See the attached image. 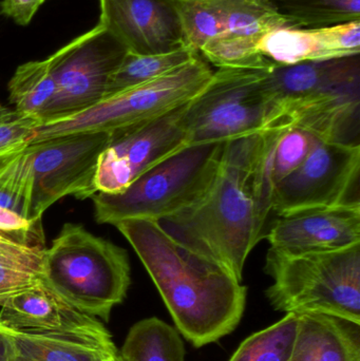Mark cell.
Wrapping results in <instances>:
<instances>
[{
	"label": "cell",
	"instance_id": "d4e9b609",
	"mask_svg": "<svg viewBox=\"0 0 360 361\" xmlns=\"http://www.w3.org/2000/svg\"><path fill=\"white\" fill-rule=\"evenodd\" d=\"M44 250L0 238V303L42 283Z\"/></svg>",
	"mask_w": 360,
	"mask_h": 361
},
{
	"label": "cell",
	"instance_id": "4fadbf2b",
	"mask_svg": "<svg viewBox=\"0 0 360 361\" xmlns=\"http://www.w3.org/2000/svg\"><path fill=\"white\" fill-rule=\"evenodd\" d=\"M264 237L287 254L333 252L360 244V205L297 210L277 216Z\"/></svg>",
	"mask_w": 360,
	"mask_h": 361
},
{
	"label": "cell",
	"instance_id": "52a82bcc",
	"mask_svg": "<svg viewBox=\"0 0 360 361\" xmlns=\"http://www.w3.org/2000/svg\"><path fill=\"white\" fill-rule=\"evenodd\" d=\"M266 70L218 69L188 103L186 144L240 139L271 128L273 104Z\"/></svg>",
	"mask_w": 360,
	"mask_h": 361
},
{
	"label": "cell",
	"instance_id": "d6a6232c",
	"mask_svg": "<svg viewBox=\"0 0 360 361\" xmlns=\"http://www.w3.org/2000/svg\"><path fill=\"white\" fill-rule=\"evenodd\" d=\"M101 361H125L124 358L120 355V352L116 351L113 353L109 354V355L104 357Z\"/></svg>",
	"mask_w": 360,
	"mask_h": 361
},
{
	"label": "cell",
	"instance_id": "83f0119b",
	"mask_svg": "<svg viewBox=\"0 0 360 361\" xmlns=\"http://www.w3.org/2000/svg\"><path fill=\"white\" fill-rule=\"evenodd\" d=\"M260 37L253 36L228 35L219 36L203 44L199 50L201 57L206 63L218 69L268 70L276 63L266 59L260 52L258 42Z\"/></svg>",
	"mask_w": 360,
	"mask_h": 361
},
{
	"label": "cell",
	"instance_id": "3957f363",
	"mask_svg": "<svg viewBox=\"0 0 360 361\" xmlns=\"http://www.w3.org/2000/svg\"><path fill=\"white\" fill-rule=\"evenodd\" d=\"M128 254L84 226L66 223L42 256V283L72 307L108 322L130 286Z\"/></svg>",
	"mask_w": 360,
	"mask_h": 361
},
{
	"label": "cell",
	"instance_id": "603a6c76",
	"mask_svg": "<svg viewBox=\"0 0 360 361\" xmlns=\"http://www.w3.org/2000/svg\"><path fill=\"white\" fill-rule=\"evenodd\" d=\"M199 55L187 47L161 54L139 55L127 52L120 67L112 75L104 99L158 80L190 63Z\"/></svg>",
	"mask_w": 360,
	"mask_h": 361
},
{
	"label": "cell",
	"instance_id": "4dcf8cb0",
	"mask_svg": "<svg viewBox=\"0 0 360 361\" xmlns=\"http://www.w3.org/2000/svg\"><path fill=\"white\" fill-rule=\"evenodd\" d=\"M48 0H1L0 14L25 27L31 23L40 6Z\"/></svg>",
	"mask_w": 360,
	"mask_h": 361
},
{
	"label": "cell",
	"instance_id": "5bb4252c",
	"mask_svg": "<svg viewBox=\"0 0 360 361\" xmlns=\"http://www.w3.org/2000/svg\"><path fill=\"white\" fill-rule=\"evenodd\" d=\"M185 42L199 51L228 34L261 37L287 23L266 0H175Z\"/></svg>",
	"mask_w": 360,
	"mask_h": 361
},
{
	"label": "cell",
	"instance_id": "277c9868",
	"mask_svg": "<svg viewBox=\"0 0 360 361\" xmlns=\"http://www.w3.org/2000/svg\"><path fill=\"white\" fill-rule=\"evenodd\" d=\"M266 298L285 314H323L360 326V244L333 252L287 254L270 248Z\"/></svg>",
	"mask_w": 360,
	"mask_h": 361
},
{
	"label": "cell",
	"instance_id": "1f68e13d",
	"mask_svg": "<svg viewBox=\"0 0 360 361\" xmlns=\"http://www.w3.org/2000/svg\"><path fill=\"white\" fill-rule=\"evenodd\" d=\"M0 361H19L14 343L1 324H0Z\"/></svg>",
	"mask_w": 360,
	"mask_h": 361
},
{
	"label": "cell",
	"instance_id": "5b68a950",
	"mask_svg": "<svg viewBox=\"0 0 360 361\" xmlns=\"http://www.w3.org/2000/svg\"><path fill=\"white\" fill-rule=\"evenodd\" d=\"M226 142L187 145L167 157L118 193L91 199L99 224L126 219L161 221L196 203L213 182Z\"/></svg>",
	"mask_w": 360,
	"mask_h": 361
},
{
	"label": "cell",
	"instance_id": "8992f818",
	"mask_svg": "<svg viewBox=\"0 0 360 361\" xmlns=\"http://www.w3.org/2000/svg\"><path fill=\"white\" fill-rule=\"evenodd\" d=\"M213 71L201 55L179 69L101 99L88 109L36 127L30 144L76 133H116L150 122L192 101Z\"/></svg>",
	"mask_w": 360,
	"mask_h": 361
},
{
	"label": "cell",
	"instance_id": "cb8c5ba5",
	"mask_svg": "<svg viewBox=\"0 0 360 361\" xmlns=\"http://www.w3.org/2000/svg\"><path fill=\"white\" fill-rule=\"evenodd\" d=\"M293 27H321L360 20V0H266Z\"/></svg>",
	"mask_w": 360,
	"mask_h": 361
},
{
	"label": "cell",
	"instance_id": "484cf974",
	"mask_svg": "<svg viewBox=\"0 0 360 361\" xmlns=\"http://www.w3.org/2000/svg\"><path fill=\"white\" fill-rule=\"evenodd\" d=\"M31 152L29 145L0 154V206L16 212L30 220L32 216Z\"/></svg>",
	"mask_w": 360,
	"mask_h": 361
},
{
	"label": "cell",
	"instance_id": "ba28073f",
	"mask_svg": "<svg viewBox=\"0 0 360 361\" xmlns=\"http://www.w3.org/2000/svg\"><path fill=\"white\" fill-rule=\"evenodd\" d=\"M127 52L99 23L50 55L56 93L42 124L73 116L101 102Z\"/></svg>",
	"mask_w": 360,
	"mask_h": 361
},
{
	"label": "cell",
	"instance_id": "7a4b0ae2",
	"mask_svg": "<svg viewBox=\"0 0 360 361\" xmlns=\"http://www.w3.org/2000/svg\"><path fill=\"white\" fill-rule=\"evenodd\" d=\"M114 226L143 263L177 330L202 348L234 332L247 305V288L228 269L175 241L147 219H126Z\"/></svg>",
	"mask_w": 360,
	"mask_h": 361
},
{
	"label": "cell",
	"instance_id": "ac0fdd59",
	"mask_svg": "<svg viewBox=\"0 0 360 361\" xmlns=\"http://www.w3.org/2000/svg\"><path fill=\"white\" fill-rule=\"evenodd\" d=\"M360 326L323 314L298 315L290 361H360Z\"/></svg>",
	"mask_w": 360,
	"mask_h": 361
},
{
	"label": "cell",
	"instance_id": "f546056e",
	"mask_svg": "<svg viewBox=\"0 0 360 361\" xmlns=\"http://www.w3.org/2000/svg\"><path fill=\"white\" fill-rule=\"evenodd\" d=\"M0 237L23 245L44 248L42 220H30L4 206H0Z\"/></svg>",
	"mask_w": 360,
	"mask_h": 361
},
{
	"label": "cell",
	"instance_id": "7c38bea8",
	"mask_svg": "<svg viewBox=\"0 0 360 361\" xmlns=\"http://www.w3.org/2000/svg\"><path fill=\"white\" fill-rule=\"evenodd\" d=\"M99 25L133 54H161L186 47L173 0H99Z\"/></svg>",
	"mask_w": 360,
	"mask_h": 361
},
{
	"label": "cell",
	"instance_id": "7402d4cb",
	"mask_svg": "<svg viewBox=\"0 0 360 361\" xmlns=\"http://www.w3.org/2000/svg\"><path fill=\"white\" fill-rule=\"evenodd\" d=\"M8 99L20 114L36 118L42 116L54 99L56 84L48 59L23 63L8 82Z\"/></svg>",
	"mask_w": 360,
	"mask_h": 361
},
{
	"label": "cell",
	"instance_id": "f1b7e54d",
	"mask_svg": "<svg viewBox=\"0 0 360 361\" xmlns=\"http://www.w3.org/2000/svg\"><path fill=\"white\" fill-rule=\"evenodd\" d=\"M39 125L36 118L0 104V154L29 145L34 130Z\"/></svg>",
	"mask_w": 360,
	"mask_h": 361
},
{
	"label": "cell",
	"instance_id": "6da1fadb",
	"mask_svg": "<svg viewBox=\"0 0 360 361\" xmlns=\"http://www.w3.org/2000/svg\"><path fill=\"white\" fill-rule=\"evenodd\" d=\"M270 130L226 142L213 182L183 212L158 221L175 241L242 281L247 257L272 214L262 197V163Z\"/></svg>",
	"mask_w": 360,
	"mask_h": 361
},
{
	"label": "cell",
	"instance_id": "4316f807",
	"mask_svg": "<svg viewBox=\"0 0 360 361\" xmlns=\"http://www.w3.org/2000/svg\"><path fill=\"white\" fill-rule=\"evenodd\" d=\"M298 315L283 319L247 337L228 361H290L297 333Z\"/></svg>",
	"mask_w": 360,
	"mask_h": 361
},
{
	"label": "cell",
	"instance_id": "9c48e42d",
	"mask_svg": "<svg viewBox=\"0 0 360 361\" xmlns=\"http://www.w3.org/2000/svg\"><path fill=\"white\" fill-rule=\"evenodd\" d=\"M359 143L321 142L306 160L274 188L277 216L314 207L360 205Z\"/></svg>",
	"mask_w": 360,
	"mask_h": 361
},
{
	"label": "cell",
	"instance_id": "30bf717a",
	"mask_svg": "<svg viewBox=\"0 0 360 361\" xmlns=\"http://www.w3.org/2000/svg\"><path fill=\"white\" fill-rule=\"evenodd\" d=\"M110 141L109 133H76L29 144L33 191L32 216L42 214L68 195L90 199L97 193V162Z\"/></svg>",
	"mask_w": 360,
	"mask_h": 361
},
{
	"label": "cell",
	"instance_id": "9a60e30c",
	"mask_svg": "<svg viewBox=\"0 0 360 361\" xmlns=\"http://www.w3.org/2000/svg\"><path fill=\"white\" fill-rule=\"evenodd\" d=\"M258 47L266 59L281 66L359 55L360 20L321 27H277L262 35Z\"/></svg>",
	"mask_w": 360,
	"mask_h": 361
},
{
	"label": "cell",
	"instance_id": "ffe728a7",
	"mask_svg": "<svg viewBox=\"0 0 360 361\" xmlns=\"http://www.w3.org/2000/svg\"><path fill=\"white\" fill-rule=\"evenodd\" d=\"M268 148L262 163V197L272 212L274 188L281 180L298 169L321 143L314 133L298 127L268 129Z\"/></svg>",
	"mask_w": 360,
	"mask_h": 361
},
{
	"label": "cell",
	"instance_id": "d6986e66",
	"mask_svg": "<svg viewBox=\"0 0 360 361\" xmlns=\"http://www.w3.org/2000/svg\"><path fill=\"white\" fill-rule=\"evenodd\" d=\"M19 361H101L118 351L111 335L103 333H31L4 328Z\"/></svg>",
	"mask_w": 360,
	"mask_h": 361
},
{
	"label": "cell",
	"instance_id": "e0dca14e",
	"mask_svg": "<svg viewBox=\"0 0 360 361\" xmlns=\"http://www.w3.org/2000/svg\"><path fill=\"white\" fill-rule=\"evenodd\" d=\"M266 80L274 121L275 110L283 104L321 91L360 87L359 55L296 65H276L268 70Z\"/></svg>",
	"mask_w": 360,
	"mask_h": 361
},
{
	"label": "cell",
	"instance_id": "44dd1931",
	"mask_svg": "<svg viewBox=\"0 0 360 361\" xmlns=\"http://www.w3.org/2000/svg\"><path fill=\"white\" fill-rule=\"evenodd\" d=\"M120 353L125 361H185L179 331L158 318L137 322Z\"/></svg>",
	"mask_w": 360,
	"mask_h": 361
},
{
	"label": "cell",
	"instance_id": "836d02e7",
	"mask_svg": "<svg viewBox=\"0 0 360 361\" xmlns=\"http://www.w3.org/2000/svg\"><path fill=\"white\" fill-rule=\"evenodd\" d=\"M0 238H1V237H0Z\"/></svg>",
	"mask_w": 360,
	"mask_h": 361
},
{
	"label": "cell",
	"instance_id": "2e32d148",
	"mask_svg": "<svg viewBox=\"0 0 360 361\" xmlns=\"http://www.w3.org/2000/svg\"><path fill=\"white\" fill-rule=\"evenodd\" d=\"M0 324L18 332L103 333L107 331L101 322L72 307L42 282L2 301Z\"/></svg>",
	"mask_w": 360,
	"mask_h": 361
},
{
	"label": "cell",
	"instance_id": "8fae6325",
	"mask_svg": "<svg viewBox=\"0 0 360 361\" xmlns=\"http://www.w3.org/2000/svg\"><path fill=\"white\" fill-rule=\"evenodd\" d=\"M188 103L145 124L110 133L97 162V192H120L148 169L187 146L183 116Z\"/></svg>",
	"mask_w": 360,
	"mask_h": 361
}]
</instances>
